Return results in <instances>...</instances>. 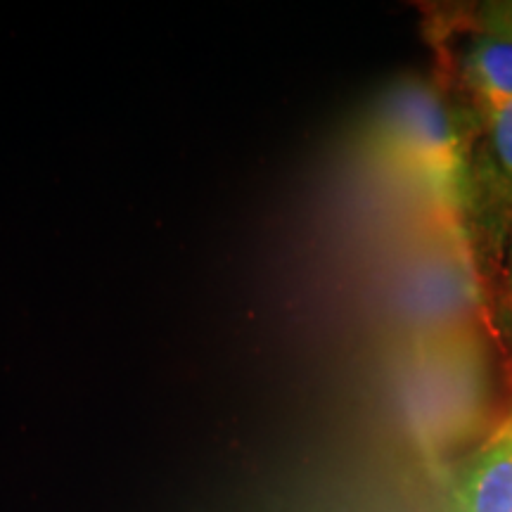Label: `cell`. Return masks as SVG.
Listing matches in <instances>:
<instances>
[{
	"label": "cell",
	"instance_id": "obj_1",
	"mask_svg": "<svg viewBox=\"0 0 512 512\" xmlns=\"http://www.w3.org/2000/svg\"><path fill=\"white\" fill-rule=\"evenodd\" d=\"M392 138L403 157L439 190L456 195L465 178V145L437 93L415 86L394 102Z\"/></svg>",
	"mask_w": 512,
	"mask_h": 512
},
{
	"label": "cell",
	"instance_id": "obj_3",
	"mask_svg": "<svg viewBox=\"0 0 512 512\" xmlns=\"http://www.w3.org/2000/svg\"><path fill=\"white\" fill-rule=\"evenodd\" d=\"M463 72L479 105L512 100V41L477 34L467 46Z\"/></svg>",
	"mask_w": 512,
	"mask_h": 512
},
{
	"label": "cell",
	"instance_id": "obj_4",
	"mask_svg": "<svg viewBox=\"0 0 512 512\" xmlns=\"http://www.w3.org/2000/svg\"><path fill=\"white\" fill-rule=\"evenodd\" d=\"M482 112L491 155H494L505 181L512 185V100L482 105Z\"/></svg>",
	"mask_w": 512,
	"mask_h": 512
},
{
	"label": "cell",
	"instance_id": "obj_5",
	"mask_svg": "<svg viewBox=\"0 0 512 512\" xmlns=\"http://www.w3.org/2000/svg\"><path fill=\"white\" fill-rule=\"evenodd\" d=\"M479 34H489L512 41V0H496L482 5L477 15Z\"/></svg>",
	"mask_w": 512,
	"mask_h": 512
},
{
	"label": "cell",
	"instance_id": "obj_6",
	"mask_svg": "<svg viewBox=\"0 0 512 512\" xmlns=\"http://www.w3.org/2000/svg\"><path fill=\"white\" fill-rule=\"evenodd\" d=\"M508 285H510V304H512V242H510V275H508Z\"/></svg>",
	"mask_w": 512,
	"mask_h": 512
},
{
	"label": "cell",
	"instance_id": "obj_2",
	"mask_svg": "<svg viewBox=\"0 0 512 512\" xmlns=\"http://www.w3.org/2000/svg\"><path fill=\"white\" fill-rule=\"evenodd\" d=\"M451 512H512V434L489 441L460 467Z\"/></svg>",
	"mask_w": 512,
	"mask_h": 512
}]
</instances>
